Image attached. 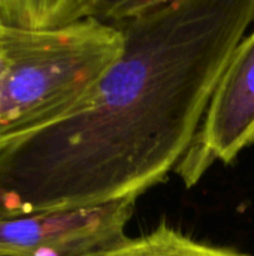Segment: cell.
Returning a JSON list of instances; mask_svg holds the SVG:
<instances>
[{"label": "cell", "mask_w": 254, "mask_h": 256, "mask_svg": "<svg viewBox=\"0 0 254 256\" xmlns=\"http://www.w3.org/2000/svg\"><path fill=\"white\" fill-rule=\"evenodd\" d=\"M254 0H172L117 26L120 56L64 116L0 150V218L138 198L190 150Z\"/></svg>", "instance_id": "1"}, {"label": "cell", "mask_w": 254, "mask_h": 256, "mask_svg": "<svg viewBox=\"0 0 254 256\" xmlns=\"http://www.w3.org/2000/svg\"><path fill=\"white\" fill-rule=\"evenodd\" d=\"M117 26L82 20L54 28L6 26L0 150L72 110L120 56Z\"/></svg>", "instance_id": "2"}, {"label": "cell", "mask_w": 254, "mask_h": 256, "mask_svg": "<svg viewBox=\"0 0 254 256\" xmlns=\"http://www.w3.org/2000/svg\"><path fill=\"white\" fill-rule=\"evenodd\" d=\"M254 142V32L234 50L202 126L175 170L187 188L216 164H231Z\"/></svg>", "instance_id": "3"}, {"label": "cell", "mask_w": 254, "mask_h": 256, "mask_svg": "<svg viewBox=\"0 0 254 256\" xmlns=\"http://www.w3.org/2000/svg\"><path fill=\"white\" fill-rule=\"evenodd\" d=\"M138 198L0 218V248L33 256H84L124 237Z\"/></svg>", "instance_id": "4"}, {"label": "cell", "mask_w": 254, "mask_h": 256, "mask_svg": "<svg viewBox=\"0 0 254 256\" xmlns=\"http://www.w3.org/2000/svg\"><path fill=\"white\" fill-rule=\"evenodd\" d=\"M84 256H249L232 249L216 248L190 238L162 224L139 237H121Z\"/></svg>", "instance_id": "5"}, {"label": "cell", "mask_w": 254, "mask_h": 256, "mask_svg": "<svg viewBox=\"0 0 254 256\" xmlns=\"http://www.w3.org/2000/svg\"><path fill=\"white\" fill-rule=\"evenodd\" d=\"M87 0H15L13 24L54 28L85 20Z\"/></svg>", "instance_id": "6"}, {"label": "cell", "mask_w": 254, "mask_h": 256, "mask_svg": "<svg viewBox=\"0 0 254 256\" xmlns=\"http://www.w3.org/2000/svg\"><path fill=\"white\" fill-rule=\"evenodd\" d=\"M172 0H87L85 20L115 24Z\"/></svg>", "instance_id": "7"}, {"label": "cell", "mask_w": 254, "mask_h": 256, "mask_svg": "<svg viewBox=\"0 0 254 256\" xmlns=\"http://www.w3.org/2000/svg\"><path fill=\"white\" fill-rule=\"evenodd\" d=\"M6 26L7 22L0 20V99L3 93V86L7 70V52H6Z\"/></svg>", "instance_id": "8"}, {"label": "cell", "mask_w": 254, "mask_h": 256, "mask_svg": "<svg viewBox=\"0 0 254 256\" xmlns=\"http://www.w3.org/2000/svg\"><path fill=\"white\" fill-rule=\"evenodd\" d=\"M15 16V0H0V20L13 24Z\"/></svg>", "instance_id": "9"}, {"label": "cell", "mask_w": 254, "mask_h": 256, "mask_svg": "<svg viewBox=\"0 0 254 256\" xmlns=\"http://www.w3.org/2000/svg\"><path fill=\"white\" fill-rule=\"evenodd\" d=\"M0 256H33L25 252H19V250H12V249H3L0 248Z\"/></svg>", "instance_id": "10"}]
</instances>
